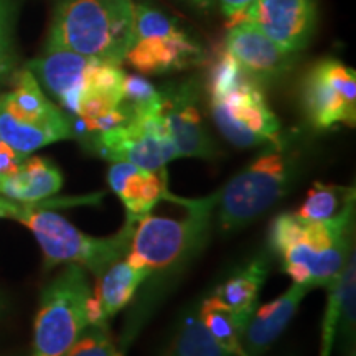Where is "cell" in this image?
I'll list each match as a JSON object with an SVG mask.
<instances>
[{
    "instance_id": "obj_1",
    "label": "cell",
    "mask_w": 356,
    "mask_h": 356,
    "mask_svg": "<svg viewBox=\"0 0 356 356\" xmlns=\"http://www.w3.org/2000/svg\"><path fill=\"white\" fill-rule=\"evenodd\" d=\"M353 218L355 198L340 215L327 221H302L293 213L274 218L269 244L292 284L328 287L340 277L353 254L350 252Z\"/></svg>"
},
{
    "instance_id": "obj_2",
    "label": "cell",
    "mask_w": 356,
    "mask_h": 356,
    "mask_svg": "<svg viewBox=\"0 0 356 356\" xmlns=\"http://www.w3.org/2000/svg\"><path fill=\"white\" fill-rule=\"evenodd\" d=\"M299 157L286 140L248 163L220 190L197 200L211 222L225 233L243 229L287 195L297 178Z\"/></svg>"
},
{
    "instance_id": "obj_3",
    "label": "cell",
    "mask_w": 356,
    "mask_h": 356,
    "mask_svg": "<svg viewBox=\"0 0 356 356\" xmlns=\"http://www.w3.org/2000/svg\"><path fill=\"white\" fill-rule=\"evenodd\" d=\"M132 25V0H65L53 15L44 51L66 50L122 65Z\"/></svg>"
},
{
    "instance_id": "obj_4",
    "label": "cell",
    "mask_w": 356,
    "mask_h": 356,
    "mask_svg": "<svg viewBox=\"0 0 356 356\" xmlns=\"http://www.w3.org/2000/svg\"><path fill=\"white\" fill-rule=\"evenodd\" d=\"M13 220L24 222L35 236L43 252L44 267L51 269L58 264H76L95 277L124 259L131 246V238L137 221L127 218L121 231L108 238H95L42 204H22Z\"/></svg>"
},
{
    "instance_id": "obj_5",
    "label": "cell",
    "mask_w": 356,
    "mask_h": 356,
    "mask_svg": "<svg viewBox=\"0 0 356 356\" xmlns=\"http://www.w3.org/2000/svg\"><path fill=\"white\" fill-rule=\"evenodd\" d=\"M73 137L68 115L44 96L32 71H17L12 91L0 96V139L29 157L42 147Z\"/></svg>"
},
{
    "instance_id": "obj_6",
    "label": "cell",
    "mask_w": 356,
    "mask_h": 356,
    "mask_svg": "<svg viewBox=\"0 0 356 356\" xmlns=\"http://www.w3.org/2000/svg\"><path fill=\"white\" fill-rule=\"evenodd\" d=\"M92 293L86 269H65L43 289L33 323L32 356H63L88 327L86 305Z\"/></svg>"
},
{
    "instance_id": "obj_7",
    "label": "cell",
    "mask_w": 356,
    "mask_h": 356,
    "mask_svg": "<svg viewBox=\"0 0 356 356\" xmlns=\"http://www.w3.org/2000/svg\"><path fill=\"white\" fill-rule=\"evenodd\" d=\"M203 50L160 10L134 3L132 42L124 61L142 74H165L200 63Z\"/></svg>"
},
{
    "instance_id": "obj_8",
    "label": "cell",
    "mask_w": 356,
    "mask_h": 356,
    "mask_svg": "<svg viewBox=\"0 0 356 356\" xmlns=\"http://www.w3.org/2000/svg\"><path fill=\"white\" fill-rule=\"evenodd\" d=\"M210 111L221 136L238 149L273 147L284 142L277 115L269 108L254 78H248L228 95L213 97Z\"/></svg>"
},
{
    "instance_id": "obj_9",
    "label": "cell",
    "mask_w": 356,
    "mask_h": 356,
    "mask_svg": "<svg viewBox=\"0 0 356 356\" xmlns=\"http://www.w3.org/2000/svg\"><path fill=\"white\" fill-rule=\"evenodd\" d=\"M211 222L197 211L186 210L184 220L149 216L137 221L126 259L134 267L163 270L175 264L207 238Z\"/></svg>"
},
{
    "instance_id": "obj_10",
    "label": "cell",
    "mask_w": 356,
    "mask_h": 356,
    "mask_svg": "<svg viewBox=\"0 0 356 356\" xmlns=\"http://www.w3.org/2000/svg\"><path fill=\"white\" fill-rule=\"evenodd\" d=\"M91 147L111 162H129L144 170H160L178 159L163 113L131 119L124 126L91 136Z\"/></svg>"
},
{
    "instance_id": "obj_11",
    "label": "cell",
    "mask_w": 356,
    "mask_h": 356,
    "mask_svg": "<svg viewBox=\"0 0 356 356\" xmlns=\"http://www.w3.org/2000/svg\"><path fill=\"white\" fill-rule=\"evenodd\" d=\"M302 104L309 122L327 131L356 122V73L341 61L327 58L312 66L302 86Z\"/></svg>"
},
{
    "instance_id": "obj_12",
    "label": "cell",
    "mask_w": 356,
    "mask_h": 356,
    "mask_svg": "<svg viewBox=\"0 0 356 356\" xmlns=\"http://www.w3.org/2000/svg\"><path fill=\"white\" fill-rule=\"evenodd\" d=\"M248 20L284 50L297 53L310 43L317 24L315 0H254L229 19Z\"/></svg>"
},
{
    "instance_id": "obj_13",
    "label": "cell",
    "mask_w": 356,
    "mask_h": 356,
    "mask_svg": "<svg viewBox=\"0 0 356 356\" xmlns=\"http://www.w3.org/2000/svg\"><path fill=\"white\" fill-rule=\"evenodd\" d=\"M162 92L165 97L163 115L178 159L215 157V145L204 129L195 84L184 83Z\"/></svg>"
},
{
    "instance_id": "obj_14",
    "label": "cell",
    "mask_w": 356,
    "mask_h": 356,
    "mask_svg": "<svg viewBox=\"0 0 356 356\" xmlns=\"http://www.w3.org/2000/svg\"><path fill=\"white\" fill-rule=\"evenodd\" d=\"M225 48L257 83L282 76L293 61V53L280 48L248 20L231 22Z\"/></svg>"
},
{
    "instance_id": "obj_15",
    "label": "cell",
    "mask_w": 356,
    "mask_h": 356,
    "mask_svg": "<svg viewBox=\"0 0 356 356\" xmlns=\"http://www.w3.org/2000/svg\"><path fill=\"white\" fill-rule=\"evenodd\" d=\"M96 58L78 55L66 50L44 51L43 56L30 61L26 70L33 73L60 106L71 115H76L86 78Z\"/></svg>"
},
{
    "instance_id": "obj_16",
    "label": "cell",
    "mask_w": 356,
    "mask_h": 356,
    "mask_svg": "<svg viewBox=\"0 0 356 356\" xmlns=\"http://www.w3.org/2000/svg\"><path fill=\"white\" fill-rule=\"evenodd\" d=\"M108 184L122 202L127 218L136 221L149 216L168 193L165 168L144 170L129 162H114L109 167Z\"/></svg>"
},
{
    "instance_id": "obj_17",
    "label": "cell",
    "mask_w": 356,
    "mask_h": 356,
    "mask_svg": "<svg viewBox=\"0 0 356 356\" xmlns=\"http://www.w3.org/2000/svg\"><path fill=\"white\" fill-rule=\"evenodd\" d=\"M310 291L309 286L292 284L277 299L254 309L241 333V345L246 356H262L274 345Z\"/></svg>"
},
{
    "instance_id": "obj_18",
    "label": "cell",
    "mask_w": 356,
    "mask_h": 356,
    "mask_svg": "<svg viewBox=\"0 0 356 356\" xmlns=\"http://www.w3.org/2000/svg\"><path fill=\"white\" fill-rule=\"evenodd\" d=\"M63 186V175L51 160L25 157L15 172L0 177V197L19 204H40Z\"/></svg>"
},
{
    "instance_id": "obj_19",
    "label": "cell",
    "mask_w": 356,
    "mask_h": 356,
    "mask_svg": "<svg viewBox=\"0 0 356 356\" xmlns=\"http://www.w3.org/2000/svg\"><path fill=\"white\" fill-rule=\"evenodd\" d=\"M150 273L145 269L134 267L126 257L114 262L97 277V284L92 296L99 302L106 320L114 318L126 307L137 289Z\"/></svg>"
},
{
    "instance_id": "obj_20",
    "label": "cell",
    "mask_w": 356,
    "mask_h": 356,
    "mask_svg": "<svg viewBox=\"0 0 356 356\" xmlns=\"http://www.w3.org/2000/svg\"><path fill=\"white\" fill-rule=\"evenodd\" d=\"M267 274H269L267 261L264 257H257L243 270L231 275L221 286H218L213 296L238 314L251 317L257 307V297L261 287L264 286Z\"/></svg>"
},
{
    "instance_id": "obj_21",
    "label": "cell",
    "mask_w": 356,
    "mask_h": 356,
    "mask_svg": "<svg viewBox=\"0 0 356 356\" xmlns=\"http://www.w3.org/2000/svg\"><path fill=\"white\" fill-rule=\"evenodd\" d=\"M198 315L208 332L216 338L222 348L233 356H246L241 345V333L249 317L229 309L215 296L204 299L198 309Z\"/></svg>"
},
{
    "instance_id": "obj_22",
    "label": "cell",
    "mask_w": 356,
    "mask_h": 356,
    "mask_svg": "<svg viewBox=\"0 0 356 356\" xmlns=\"http://www.w3.org/2000/svg\"><path fill=\"white\" fill-rule=\"evenodd\" d=\"M355 198L353 186L315 184L296 215L302 221H327L338 216L350 200Z\"/></svg>"
},
{
    "instance_id": "obj_23",
    "label": "cell",
    "mask_w": 356,
    "mask_h": 356,
    "mask_svg": "<svg viewBox=\"0 0 356 356\" xmlns=\"http://www.w3.org/2000/svg\"><path fill=\"white\" fill-rule=\"evenodd\" d=\"M168 356H233L218 343L200 318L198 310L190 312L181 322Z\"/></svg>"
},
{
    "instance_id": "obj_24",
    "label": "cell",
    "mask_w": 356,
    "mask_h": 356,
    "mask_svg": "<svg viewBox=\"0 0 356 356\" xmlns=\"http://www.w3.org/2000/svg\"><path fill=\"white\" fill-rule=\"evenodd\" d=\"M122 106L131 119L163 113L165 97L149 79L139 74H126L122 83Z\"/></svg>"
},
{
    "instance_id": "obj_25",
    "label": "cell",
    "mask_w": 356,
    "mask_h": 356,
    "mask_svg": "<svg viewBox=\"0 0 356 356\" xmlns=\"http://www.w3.org/2000/svg\"><path fill=\"white\" fill-rule=\"evenodd\" d=\"M248 78L251 76L239 66L233 55H231L229 51H226L225 48L220 55H216L215 61H213V65L210 66V71H208V96H210V99H213V97H221L228 95L229 91L238 88L239 84L246 81Z\"/></svg>"
},
{
    "instance_id": "obj_26",
    "label": "cell",
    "mask_w": 356,
    "mask_h": 356,
    "mask_svg": "<svg viewBox=\"0 0 356 356\" xmlns=\"http://www.w3.org/2000/svg\"><path fill=\"white\" fill-rule=\"evenodd\" d=\"M19 13V0H0V83L13 73L17 63L15 20Z\"/></svg>"
},
{
    "instance_id": "obj_27",
    "label": "cell",
    "mask_w": 356,
    "mask_h": 356,
    "mask_svg": "<svg viewBox=\"0 0 356 356\" xmlns=\"http://www.w3.org/2000/svg\"><path fill=\"white\" fill-rule=\"evenodd\" d=\"M63 356H122L115 348L108 327L88 325Z\"/></svg>"
},
{
    "instance_id": "obj_28",
    "label": "cell",
    "mask_w": 356,
    "mask_h": 356,
    "mask_svg": "<svg viewBox=\"0 0 356 356\" xmlns=\"http://www.w3.org/2000/svg\"><path fill=\"white\" fill-rule=\"evenodd\" d=\"M24 159V155L17 154L15 150H12L6 142L0 139V177L15 172Z\"/></svg>"
},
{
    "instance_id": "obj_29",
    "label": "cell",
    "mask_w": 356,
    "mask_h": 356,
    "mask_svg": "<svg viewBox=\"0 0 356 356\" xmlns=\"http://www.w3.org/2000/svg\"><path fill=\"white\" fill-rule=\"evenodd\" d=\"M218 2H220L225 15L228 17V19H233V17L238 15L239 12H243L244 8H246L249 3L254 2V0H218Z\"/></svg>"
},
{
    "instance_id": "obj_30",
    "label": "cell",
    "mask_w": 356,
    "mask_h": 356,
    "mask_svg": "<svg viewBox=\"0 0 356 356\" xmlns=\"http://www.w3.org/2000/svg\"><path fill=\"white\" fill-rule=\"evenodd\" d=\"M22 204L8 202V200L0 197V218H13L15 213L20 210Z\"/></svg>"
},
{
    "instance_id": "obj_31",
    "label": "cell",
    "mask_w": 356,
    "mask_h": 356,
    "mask_svg": "<svg viewBox=\"0 0 356 356\" xmlns=\"http://www.w3.org/2000/svg\"><path fill=\"white\" fill-rule=\"evenodd\" d=\"M191 6L198 7V8H211L215 6L216 0H188Z\"/></svg>"
},
{
    "instance_id": "obj_32",
    "label": "cell",
    "mask_w": 356,
    "mask_h": 356,
    "mask_svg": "<svg viewBox=\"0 0 356 356\" xmlns=\"http://www.w3.org/2000/svg\"><path fill=\"white\" fill-rule=\"evenodd\" d=\"M3 310V299H2V296H0V312Z\"/></svg>"
}]
</instances>
